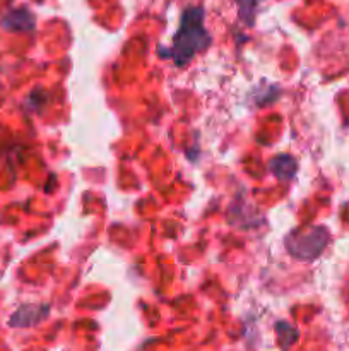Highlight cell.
Returning <instances> with one entry per match:
<instances>
[{"label":"cell","instance_id":"cell-4","mask_svg":"<svg viewBox=\"0 0 349 351\" xmlns=\"http://www.w3.org/2000/svg\"><path fill=\"white\" fill-rule=\"evenodd\" d=\"M2 26L9 31H17V33L31 31L34 27V17L26 9H14L2 17Z\"/></svg>","mask_w":349,"mask_h":351},{"label":"cell","instance_id":"cell-3","mask_svg":"<svg viewBox=\"0 0 349 351\" xmlns=\"http://www.w3.org/2000/svg\"><path fill=\"white\" fill-rule=\"evenodd\" d=\"M48 311H50L48 305H23L14 312L9 324L12 328H31L47 317Z\"/></svg>","mask_w":349,"mask_h":351},{"label":"cell","instance_id":"cell-5","mask_svg":"<svg viewBox=\"0 0 349 351\" xmlns=\"http://www.w3.org/2000/svg\"><path fill=\"white\" fill-rule=\"evenodd\" d=\"M270 170L279 178H291L296 171V161L291 156H277L270 163Z\"/></svg>","mask_w":349,"mask_h":351},{"label":"cell","instance_id":"cell-2","mask_svg":"<svg viewBox=\"0 0 349 351\" xmlns=\"http://www.w3.org/2000/svg\"><path fill=\"white\" fill-rule=\"evenodd\" d=\"M328 242V232L325 228H313L307 233H291L286 240L289 254L296 259L310 261L315 259Z\"/></svg>","mask_w":349,"mask_h":351},{"label":"cell","instance_id":"cell-1","mask_svg":"<svg viewBox=\"0 0 349 351\" xmlns=\"http://www.w3.org/2000/svg\"><path fill=\"white\" fill-rule=\"evenodd\" d=\"M211 43L204 26V9L188 7L181 16V23L173 36V47L163 51V57L171 58L177 65H185L194 58L197 51L205 50Z\"/></svg>","mask_w":349,"mask_h":351}]
</instances>
